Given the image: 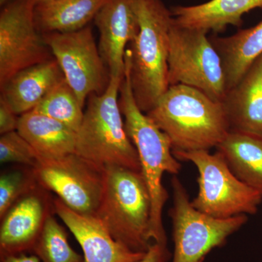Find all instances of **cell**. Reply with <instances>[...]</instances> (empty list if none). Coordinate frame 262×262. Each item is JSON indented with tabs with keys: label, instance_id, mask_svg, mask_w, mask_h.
I'll return each mask as SVG.
<instances>
[{
	"label": "cell",
	"instance_id": "1",
	"mask_svg": "<svg viewBox=\"0 0 262 262\" xmlns=\"http://www.w3.org/2000/svg\"><path fill=\"white\" fill-rule=\"evenodd\" d=\"M146 114L168 136L173 152L209 151L230 130L223 103L185 84L169 86Z\"/></svg>",
	"mask_w": 262,
	"mask_h": 262
},
{
	"label": "cell",
	"instance_id": "2",
	"mask_svg": "<svg viewBox=\"0 0 262 262\" xmlns=\"http://www.w3.org/2000/svg\"><path fill=\"white\" fill-rule=\"evenodd\" d=\"M119 105L125 117L124 124L127 136L137 150L141 173L151 198V241L167 246L168 239L164 229L163 211L169 195L163 184V177L165 173L178 175L182 170V165L174 157L168 136L138 106L126 61L119 94Z\"/></svg>",
	"mask_w": 262,
	"mask_h": 262
},
{
	"label": "cell",
	"instance_id": "3",
	"mask_svg": "<svg viewBox=\"0 0 262 262\" xmlns=\"http://www.w3.org/2000/svg\"><path fill=\"white\" fill-rule=\"evenodd\" d=\"M137 36L127 46L125 61L138 106L150 111L169 88L168 56L173 15L162 0H135Z\"/></svg>",
	"mask_w": 262,
	"mask_h": 262
},
{
	"label": "cell",
	"instance_id": "4",
	"mask_svg": "<svg viewBox=\"0 0 262 262\" xmlns=\"http://www.w3.org/2000/svg\"><path fill=\"white\" fill-rule=\"evenodd\" d=\"M123 78L110 76L102 94L89 96L77 132L76 153L101 166L116 165L141 171L139 155L127 136L119 105Z\"/></svg>",
	"mask_w": 262,
	"mask_h": 262
},
{
	"label": "cell",
	"instance_id": "5",
	"mask_svg": "<svg viewBox=\"0 0 262 262\" xmlns=\"http://www.w3.org/2000/svg\"><path fill=\"white\" fill-rule=\"evenodd\" d=\"M106 184L95 216L114 238L134 252L145 253L150 235L151 198L141 171L124 167H105Z\"/></svg>",
	"mask_w": 262,
	"mask_h": 262
},
{
	"label": "cell",
	"instance_id": "6",
	"mask_svg": "<svg viewBox=\"0 0 262 262\" xmlns=\"http://www.w3.org/2000/svg\"><path fill=\"white\" fill-rule=\"evenodd\" d=\"M173 154L177 160L191 162L198 169L199 190L191 201L196 210L217 219L257 213L262 194L237 179L220 152L177 151Z\"/></svg>",
	"mask_w": 262,
	"mask_h": 262
},
{
	"label": "cell",
	"instance_id": "7",
	"mask_svg": "<svg viewBox=\"0 0 262 262\" xmlns=\"http://www.w3.org/2000/svg\"><path fill=\"white\" fill-rule=\"evenodd\" d=\"M173 206L169 211L174 243L172 262H203L212 250L222 247L229 236L248 222L247 215L217 219L192 206L177 176L171 179Z\"/></svg>",
	"mask_w": 262,
	"mask_h": 262
},
{
	"label": "cell",
	"instance_id": "8",
	"mask_svg": "<svg viewBox=\"0 0 262 262\" xmlns=\"http://www.w3.org/2000/svg\"><path fill=\"white\" fill-rule=\"evenodd\" d=\"M169 85L185 84L222 102L226 90L222 60L208 32L173 23L170 29Z\"/></svg>",
	"mask_w": 262,
	"mask_h": 262
},
{
	"label": "cell",
	"instance_id": "9",
	"mask_svg": "<svg viewBox=\"0 0 262 262\" xmlns=\"http://www.w3.org/2000/svg\"><path fill=\"white\" fill-rule=\"evenodd\" d=\"M33 170L38 184L56 193L72 211L96 215L104 193L105 167L75 152L56 159L39 160Z\"/></svg>",
	"mask_w": 262,
	"mask_h": 262
},
{
	"label": "cell",
	"instance_id": "10",
	"mask_svg": "<svg viewBox=\"0 0 262 262\" xmlns=\"http://www.w3.org/2000/svg\"><path fill=\"white\" fill-rule=\"evenodd\" d=\"M43 38L82 107L91 94L106 91L110 74L91 27L74 32L46 33Z\"/></svg>",
	"mask_w": 262,
	"mask_h": 262
},
{
	"label": "cell",
	"instance_id": "11",
	"mask_svg": "<svg viewBox=\"0 0 262 262\" xmlns=\"http://www.w3.org/2000/svg\"><path fill=\"white\" fill-rule=\"evenodd\" d=\"M33 0H13L0 13V86L20 71L51 59L34 19Z\"/></svg>",
	"mask_w": 262,
	"mask_h": 262
},
{
	"label": "cell",
	"instance_id": "12",
	"mask_svg": "<svg viewBox=\"0 0 262 262\" xmlns=\"http://www.w3.org/2000/svg\"><path fill=\"white\" fill-rule=\"evenodd\" d=\"M55 213L54 199L38 184L15 202L0 226V259L32 252L46 221Z\"/></svg>",
	"mask_w": 262,
	"mask_h": 262
},
{
	"label": "cell",
	"instance_id": "13",
	"mask_svg": "<svg viewBox=\"0 0 262 262\" xmlns=\"http://www.w3.org/2000/svg\"><path fill=\"white\" fill-rule=\"evenodd\" d=\"M100 54L110 74L125 75V55L139 30L135 0H107L94 18Z\"/></svg>",
	"mask_w": 262,
	"mask_h": 262
},
{
	"label": "cell",
	"instance_id": "14",
	"mask_svg": "<svg viewBox=\"0 0 262 262\" xmlns=\"http://www.w3.org/2000/svg\"><path fill=\"white\" fill-rule=\"evenodd\" d=\"M54 210L80 244L85 262H134L145 253L130 251L114 238L97 217L76 213L58 198Z\"/></svg>",
	"mask_w": 262,
	"mask_h": 262
},
{
	"label": "cell",
	"instance_id": "15",
	"mask_svg": "<svg viewBox=\"0 0 262 262\" xmlns=\"http://www.w3.org/2000/svg\"><path fill=\"white\" fill-rule=\"evenodd\" d=\"M230 130L262 136V55L223 101Z\"/></svg>",
	"mask_w": 262,
	"mask_h": 262
},
{
	"label": "cell",
	"instance_id": "16",
	"mask_svg": "<svg viewBox=\"0 0 262 262\" xmlns=\"http://www.w3.org/2000/svg\"><path fill=\"white\" fill-rule=\"evenodd\" d=\"M256 8H262V0H209L200 5H177L170 11L181 27L217 34L229 26L241 27L244 15Z\"/></svg>",
	"mask_w": 262,
	"mask_h": 262
},
{
	"label": "cell",
	"instance_id": "17",
	"mask_svg": "<svg viewBox=\"0 0 262 262\" xmlns=\"http://www.w3.org/2000/svg\"><path fill=\"white\" fill-rule=\"evenodd\" d=\"M63 77L58 62L51 58L13 76L1 88V99L20 116L34 110Z\"/></svg>",
	"mask_w": 262,
	"mask_h": 262
},
{
	"label": "cell",
	"instance_id": "18",
	"mask_svg": "<svg viewBox=\"0 0 262 262\" xmlns=\"http://www.w3.org/2000/svg\"><path fill=\"white\" fill-rule=\"evenodd\" d=\"M17 130L40 160L56 159L76 152L77 132L34 110L20 115Z\"/></svg>",
	"mask_w": 262,
	"mask_h": 262
},
{
	"label": "cell",
	"instance_id": "19",
	"mask_svg": "<svg viewBox=\"0 0 262 262\" xmlns=\"http://www.w3.org/2000/svg\"><path fill=\"white\" fill-rule=\"evenodd\" d=\"M209 39L222 60L227 92L238 83L262 55V20L251 28L239 29L229 37L215 35Z\"/></svg>",
	"mask_w": 262,
	"mask_h": 262
},
{
	"label": "cell",
	"instance_id": "20",
	"mask_svg": "<svg viewBox=\"0 0 262 262\" xmlns=\"http://www.w3.org/2000/svg\"><path fill=\"white\" fill-rule=\"evenodd\" d=\"M215 149L237 179L262 194V136L229 130Z\"/></svg>",
	"mask_w": 262,
	"mask_h": 262
},
{
	"label": "cell",
	"instance_id": "21",
	"mask_svg": "<svg viewBox=\"0 0 262 262\" xmlns=\"http://www.w3.org/2000/svg\"><path fill=\"white\" fill-rule=\"evenodd\" d=\"M107 0H51L34 7L38 30L44 33L77 32L87 27Z\"/></svg>",
	"mask_w": 262,
	"mask_h": 262
},
{
	"label": "cell",
	"instance_id": "22",
	"mask_svg": "<svg viewBox=\"0 0 262 262\" xmlns=\"http://www.w3.org/2000/svg\"><path fill=\"white\" fill-rule=\"evenodd\" d=\"M33 110L62 122L76 132L78 131L83 120V107L64 77Z\"/></svg>",
	"mask_w": 262,
	"mask_h": 262
},
{
	"label": "cell",
	"instance_id": "23",
	"mask_svg": "<svg viewBox=\"0 0 262 262\" xmlns=\"http://www.w3.org/2000/svg\"><path fill=\"white\" fill-rule=\"evenodd\" d=\"M32 253L41 262H85L84 256L71 247L67 232L53 214L46 221Z\"/></svg>",
	"mask_w": 262,
	"mask_h": 262
},
{
	"label": "cell",
	"instance_id": "24",
	"mask_svg": "<svg viewBox=\"0 0 262 262\" xmlns=\"http://www.w3.org/2000/svg\"><path fill=\"white\" fill-rule=\"evenodd\" d=\"M33 168L13 169L0 177V219L21 196L38 185Z\"/></svg>",
	"mask_w": 262,
	"mask_h": 262
},
{
	"label": "cell",
	"instance_id": "25",
	"mask_svg": "<svg viewBox=\"0 0 262 262\" xmlns=\"http://www.w3.org/2000/svg\"><path fill=\"white\" fill-rule=\"evenodd\" d=\"M39 157L30 144L18 130L3 134L0 138L1 163H19L34 168L39 162Z\"/></svg>",
	"mask_w": 262,
	"mask_h": 262
},
{
	"label": "cell",
	"instance_id": "26",
	"mask_svg": "<svg viewBox=\"0 0 262 262\" xmlns=\"http://www.w3.org/2000/svg\"><path fill=\"white\" fill-rule=\"evenodd\" d=\"M19 118L11 108L3 101L0 99V134H7L18 130Z\"/></svg>",
	"mask_w": 262,
	"mask_h": 262
},
{
	"label": "cell",
	"instance_id": "27",
	"mask_svg": "<svg viewBox=\"0 0 262 262\" xmlns=\"http://www.w3.org/2000/svg\"><path fill=\"white\" fill-rule=\"evenodd\" d=\"M171 256L168 246L153 242L143 257L134 262H168Z\"/></svg>",
	"mask_w": 262,
	"mask_h": 262
},
{
	"label": "cell",
	"instance_id": "28",
	"mask_svg": "<svg viewBox=\"0 0 262 262\" xmlns=\"http://www.w3.org/2000/svg\"><path fill=\"white\" fill-rule=\"evenodd\" d=\"M1 262H41L40 259L35 254L27 255V253L8 256Z\"/></svg>",
	"mask_w": 262,
	"mask_h": 262
},
{
	"label": "cell",
	"instance_id": "29",
	"mask_svg": "<svg viewBox=\"0 0 262 262\" xmlns=\"http://www.w3.org/2000/svg\"><path fill=\"white\" fill-rule=\"evenodd\" d=\"M12 1H13V0H0V5H1V6L4 7Z\"/></svg>",
	"mask_w": 262,
	"mask_h": 262
},
{
	"label": "cell",
	"instance_id": "30",
	"mask_svg": "<svg viewBox=\"0 0 262 262\" xmlns=\"http://www.w3.org/2000/svg\"><path fill=\"white\" fill-rule=\"evenodd\" d=\"M35 3V5L39 4V3H46V2L51 1V0H33Z\"/></svg>",
	"mask_w": 262,
	"mask_h": 262
}]
</instances>
